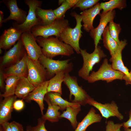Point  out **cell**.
I'll use <instances>...</instances> for the list:
<instances>
[{"label":"cell","mask_w":131,"mask_h":131,"mask_svg":"<svg viewBox=\"0 0 131 131\" xmlns=\"http://www.w3.org/2000/svg\"><path fill=\"white\" fill-rule=\"evenodd\" d=\"M40 63L46 70L47 77H53L57 73L63 71L69 73L73 68V65L70 62V59L65 60H56L46 57L43 54L39 60Z\"/></svg>","instance_id":"obj_6"},{"label":"cell","mask_w":131,"mask_h":131,"mask_svg":"<svg viewBox=\"0 0 131 131\" xmlns=\"http://www.w3.org/2000/svg\"><path fill=\"white\" fill-rule=\"evenodd\" d=\"M71 8L66 0H63L61 5L53 10L57 19L64 20L66 11Z\"/></svg>","instance_id":"obj_32"},{"label":"cell","mask_w":131,"mask_h":131,"mask_svg":"<svg viewBox=\"0 0 131 131\" xmlns=\"http://www.w3.org/2000/svg\"><path fill=\"white\" fill-rule=\"evenodd\" d=\"M69 25L67 20L56 19L49 25L46 26L39 25L34 26L31 31L35 38L40 36L47 38L54 36L59 38L61 33L66 28L69 26Z\"/></svg>","instance_id":"obj_5"},{"label":"cell","mask_w":131,"mask_h":131,"mask_svg":"<svg viewBox=\"0 0 131 131\" xmlns=\"http://www.w3.org/2000/svg\"><path fill=\"white\" fill-rule=\"evenodd\" d=\"M17 97L14 95L4 98L0 104V124L8 122L11 118L13 104Z\"/></svg>","instance_id":"obj_20"},{"label":"cell","mask_w":131,"mask_h":131,"mask_svg":"<svg viewBox=\"0 0 131 131\" xmlns=\"http://www.w3.org/2000/svg\"><path fill=\"white\" fill-rule=\"evenodd\" d=\"M71 15L75 19L76 25L72 28L69 26L66 28L60 34L59 39L71 46L76 53L80 54L79 40L82 36L83 33L81 30L82 25L81 24L82 18L80 15L76 12H71Z\"/></svg>","instance_id":"obj_2"},{"label":"cell","mask_w":131,"mask_h":131,"mask_svg":"<svg viewBox=\"0 0 131 131\" xmlns=\"http://www.w3.org/2000/svg\"><path fill=\"white\" fill-rule=\"evenodd\" d=\"M35 38L39 45L42 47V54L47 57L52 59L59 55L69 57L74 53V49L71 46L58 38L39 36Z\"/></svg>","instance_id":"obj_1"},{"label":"cell","mask_w":131,"mask_h":131,"mask_svg":"<svg viewBox=\"0 0 131 131\" xmlns=\"http://www.w3.org/2000/svg\"><path fill=\"white\" fill-rule=\"evenodd\" d=\"M102 35L104 46L108 50L111 57L113 56L117 51L119 44L110 35L108 26L105 28Z\"/></svg>","instance_id":"obj_26"},{"label":"cell","mask_w":131,"mask_h":131,"mask_svg":"<svg viewBox=\"0 0 131 131\" xmlns=\"http://www.w3.org/2000/svg\"><path fill=\"white\" fill-rule=\"evenodd\" d=\"M125 76L122 72L113 69L111 65L108 63L107 59L105 58L98 70L92 71L90 74L87 81L91 83L101 80L108 83L115 80L123 79Z\"/></svg>","instance_id":"obj_4"},{"label":"cell","mask_w":131,"mask_h":131,"mask_svg":"<svg viewBox=\"0 0 131 131\" xmlns=\"http://www.w3.org/2000/svg\"><path fill=\"white\" fill-rule=\"evenodd\" d=\"M46 121L42 118H39L36 126L32 127L33 131H48L46 128L45 124Z\"/></svg>","instance_id":"obj_35"},{"label":"cell","mask_w":131,"mask_h":131,"mask_svg":"<svg viewBox=\"0 0 131 131\" xmlns=\"http://www.w3.org/2000/svg\"><path fill=\"white\" fill-rule=\"evenodd\" d=\"M23 99L16 100L13 104V108L16 111L22 110L24 106V103Z\"/></svg>","instance_id":"obj_37"},{"label":"cell","mask_w":131,"mask_h":131,"mask_svg":"<svg viewBox=\"0 0 131 131\" xmlns=\"http://www.w3.org/2000/svg\"><path fill=\"white\" fill-rule=\"evenodd\" d=\"M129 79L131 84V70L129 72Z\"/></svg>","instance_id":"obj_44"},{"label":"cell","mask_w":131,"mask_h":131,"mask_svg":"<svg viewBox=\"0 0 131 131\" xmlns=\"http://www.w3.org/2000/svg\"><path fill=\"white\" fill-rule=\"evenodd\" d=\"M24 2L29 8L28 14L25 21L21 24L16 22L12 24L13 27L22 33L31 30L34 26L41 25L40 21L37 17L36 11L37 8L41 7L42 1L38 0H25Z\"/></svg>","instance_id":"obj_8"},{"label":"cell","mask_w":131,"mask_h":131,"mask_svg":"<svg viewBox=\"0 0 131 131\" xmlns=\"http://www.w3.org/2000/svg\"><path fill=\"white\" fill-rule=\"evenodd\" d=\"M99 0H79L73 9L79 8L81 10L83 11L90 8L96 4L99 1Z\"/></svg>","instance_id":"obj_33"},{"label":"cell","mask_w":131,"mask_h":131,"mask_svg":"<svg viewBox=\"0 0 131 131\" xmlns=\"http://www.w3.org/2000/svg\"><path fill=\"white\" fill-rule=\"evenodd\" d=\"M5 4L10 12L9 16L4 19L3 23H5L11 20L16 21L19 24L23 23L25 21L27 15V12L19 8L16 0H4L0 1Z\"/></svg>","instance_id":"obj_14"},{"label":"cell","mask_w":131,"mask_h":131,"mask_svg":"<svg viewBox=\"0 0 131 131\" xmlns=\"http://www.w3.org/2000/svg\"><path fill=\"white\" fill-rule=\"evenodd\" d=\"M1 126L3 131H12L9 123L8 122L3 123L1 125Z\"/></svg>","instance_id":"obj_39"},{"label":"cell","mask_w":131,"mask_h":131,"mask_svg":"<svg viewBox=\"0 0 131 131\" xmlns=\"http://www.w3.org/2000/svg\"><path fill=\"white\" fill-rule=\"evenodd\" d=\"M81 110V105L68 106L61 114L60 118H63L68 119L70 122L73 128L75 129L78 124L77 116Z\"/></svg>","instance_id":"obj_28"},{"label":"cell","mask_w":131,"mask_h":131,"mask_svg":"<svg viewBox=\"0 0 131 131\" xmlns=\"http://www.w3.org/2000/svg\"><path fill=\"white\" fill-rule=\"evenodd\" d=\"M44 100L47 103L48 107L46 112L42 115L41 118L51 123L57 122L60 118L61 114L59 111L60 110V107L57 105L51 104L46 95Z\"/></svg>","instance_id":"obj_23"},{"label":"cell","mask_w":131,"mask_h":131,"mask_svg":"<svg viewBox=\"0 0 131 131\" xmlns=\"http://www.w3.org/2000/svg\"><path fill=\"white\" fill-rule=\"evenodd\" d=\"M2 51L1 49V48H0V54L2 53Z\"/></svg>","instance_id":"obj_46"},{"label":"cell","mask_w":131,"mask_h":131,"mask_svg":"<svg viewBox=\"0 0 131 131\" xmlns=\"http://www.w3.org/2000/svg\"><path fill=\"white\" fill-rule=\"evenodd\" d=\"M116 14L115 10H111L106 13L102 12L99 15L100 22L98 26L90 32V34L93 39L95 49L97 48L100 40H102L101 36L108 24L113 20Z\"/></svg>","instance_id":"obj_11"},{"label":"cell","mask_w":131,"mask_h":131,"mask_svg":"<svg viewBox=\"0 0 131 131\" xmlns=\"http://www.w3.org/2000/svg\"><path fill=\"white\" fill-rule=\"evenodd\" d=\"M26 131H33L32 129V127L30 125L27 126Z\"/></svg>","instance_id":"obj_43"},{"label":"cell","mask_w":131,"mask_h":131,"mask_svg":"<svg viewBox=\"0 0 131 131\" xmlns=\"http://www.w3.org/2000/svg\"><path fill=\"white\" fill-rule=\"evenodd\" d=\"M64 82L69 90V99H71L72 96L74 97L72 102L82 106L88 104L91 98L82 87L79 85L76 77L71 75L69 73L66 74Z\"/></svg>","instance_id":"obj_7"},{"label":"cell","mask_w":131,"mask_h":131,"mask_svg":"<svg viewBox=\"0 0 131 131\" xmlns=\"http://www.w3.org/2000/svg\"><path fill=\"white\" fill-rule=\"evenodd\" d=\"M96 112L95 109L91 108L82 120L78 124L74 131H85L87 128L90 125L100 122L102 117L100 115Z\"/></svg>","instance_id":"obj_22"},{"label":"cell","mask_w":131,"mask_h":131,"mask_svg":"<svg viewBox=\"0 0 131 131\" xmlns=\"http://www.w3.org/2000/svg\"><path fill=\"white\" fill-rule=\"evenodd\" d=\"M125 131H131V129L128 128H124Z\"/></svg>","instance_id":"obj_45"},{"label":"cell","mask_w":131,"mask_h":131,"mask_svg":"<svg viewBox=\"0 0 131 131\" xmlns=\"http://www.w3.org/2000/svg\"><path fill=\"white\" fill-rule=\"evenodd\" d=\"M36 13L37 17L40 21L41 25H49L57 19L53 10L51 9H44L40 7H38L36 9Z\"/></svg>","instance_id":"obj_27"},{"label":"cell","mask_w":131,"mask_h":131,"mask_svg":"<svg viewBox=\"0 0 131 131\" xmlns=\"http://www.w3.org/2000/svg\"><path fill=\"white\" fill-rule=\"evenodd\" d=\"M100 7L103 10L102 12L106 13L117 8L121 10L127 6L125 0H110L108 1L100 3Z\"/></svg>","instance_id":"obj_30"},{"label":"cell","mask_w":131,"mask_h":131,"mask_svg":"<svg viewBox=\"0 0 131 131\" xmlns=\"http://www.w3.org/2000/svg\"><path fill=\"white\" fill-rule=\"evenodd\" d=\"M3 13L1 11H0V27H1L4 19L3 18Z\"/></svg>","instance_id":"obj_42"},{"label":"cell","mask_w":131,"mask_h":131,"mask_svg":"<svg viewBox=\"0 0 131 131\" xmlns=\"http://www.w3.org/2000/svg\"><path fill=\"white\" fill-rule=\"evenodd\" d=\"M108 26L110 35L119 44L120 41L119 40V36L121 30L120 25L114 22L113 20L109 23Z\"/></svg>","instance_id":"obj_31"},{"label":"cell","mask_w":131,"mask_h":131,"mask_svg":"<svg viewBox=\"0 0 131 131\" xmlns=\"http://www.w3.org/2000/svg\"><path fill=\"white\" fill-rule=\"evenodd\" d=\"M49 80L46 81L36 87L24 99L27 103H30L32 101L36 102L38 105L42 115L45 109L44 103V98L48 93L47 88Z\"/></svg>","instance_id":"obj_15"},{"label":"cell","mask_w":131,"mask_h":131,"mask_svg":"<svg viewBox=\"0 0 131 131\" xmlns=\"http://www.w3.org/2000/svg\"><path fill=\"white\" fill-rule=\"evenodd\" d=\"M20 39L29 58L34 61L39 60L42 54L41 49L37 43L35 38L31 30L22 33Z\"/></svg>","instance_id":"obj_10"},{"label":"cell","mask_w":131,"mask_h":131,"mask_svg":"<svg viewBox=\"0 0 131 131\" xmlns=\"http://www.w3.org/2000/svg\"><path fill=\"white\" fill-rule=\"evenodd\" d=\"M123 123L124 128H128L131 127V108L129 113V119L127 121Z\"/></svg>","instance_id":"obj_38"},{"label":"cell","mask_w":131,"mask_h":131,"mask_svg":"<svg viewBox=\"0 0 131 131\" xmlns=\"http://www.w3.org/2000/svg\"><path fill=\"white\" fill-rule=\"evenodd\" d=\"M35 88L27 77L20 78L17 84L15 95L17 98L24 99Z\"/></svg>","instance_id":"obj_21"},{"label":"cell","mask_w":131,"mask_h":131,"mask_svg":"<svg viewBox=\"0 0 131 131\" xmlns=\"http://www.w3.org/2000/svg\"><path fill=\"white\" fill-rule=\"evenodd\" d=\"M25 49L21 39L8 51L3 57L2 62V65H5L16 61L20 57H22L26 53Z\"/></svg>","instance_id":"obj_18"},{"label":"cell","mask_w":131,"mask_h":131,"mask_svg":"<svg viewBox=\"0 0 131 131\" xmlns=\"http://www.w3.org/2000/svg\"><path fill=\"white\" fill-rule=\"evenodd\" d=\"M61 95L58 93L50 92H48L46 95L51 104L58 106L60 110L62 111L64 110L68 106L80 105L64 99L62 97Z\"/></svg>","instance_id":"obj_25"},{"label":"cell","mask_w":131,"mask_h":131,"mask_svg":"<svg viewBox=\"0 0 131 131\" xmlns=\"http://www.w3.org/2000/svg\"><path fill=\"white\" fill-rule=\"evenodd\" d=\"M83 60L82 66L78 72V76L83 79L87 81L90 72L92 71L94 66L98 63L102 59L106 56L101 47L98 46L91 53L87 52L86 49L80 50Z\"/></svg>","instance_id":"obj_3"},{"label":"cell","mask_w":131,"mask_h":131,"mask_svg":"<svg viewBox=\"0 0 131 131\" xmlns=\"http://www.w3.org/2000/svg\"><path fill=\"white\" fill-rule=\"evenodd\" d=\"M127 44L126 40L121 41L117 52L114 56L111 57L109 59L110 61L112 62V68L115 70L122 72L125 74L123 80H125L126 85L131 84L129 79V70L124 66L123 63L122 53L123 49Z\"/></svg>","instance_id":"obj_13"},{"label":"cell","mask_w":131,"mask_h":131,"mask_svg":"<svg viewBox=\"0 0 131 131\" xmlns=\"http://www.w3.org/2000/svg\"><path fill=\"white\" fill-rule=\"evenodd\" d=\"M29 58L26 53L20 60L8 68L5 73H4V78L10 76H15L19 78L27 77Z\"/></svg>","instance_id":"obj_17"},{"label":"cell","mask_w":131,"mask_h":131,"mask_svg":"<svg viewBox=\"0 0 131 131\" xmlns=\"http://www.w3.org/2000/svg\"><path fill=\"white\" fill-rule=\"evenodd\" d=\"M79 0H66L71 8L74 7Z\"/></svg>","instance_id":"obj_41"},{"label":"cell","mask_w":131,"mask_h":131,"mask_svg":"<svg viewBox=\"0 0 131 131\" xmlns=\"http://www.w3.org/2000/svg\"><path fill=\"white\" fill-rule=\"evenodd\" d=\"M123 123H115L111 120L107 121L106 127V131H121L120 129Z\"/></svg>","instance_id":"obj_34"},{"label":"cell","mask_w":131,"mask_h":131,"mask_svg":"<svg viewBox=\"0 0 131 131\" xmlns=\"http://www.w3.org/2000/svg\"><path fill=\"white\" fill-rule=\"evenodd\" d=\"M20 78L14 76H9L6 78L5 91L1 94L2 97L5 98L15 95L17 84Z\"/></svg>","instance_id":"obj_29"},{"label":"cell","mask_w":131,"mask_h":131,"mask_svg":"<svg viewBox=\"0 0 131 131\" xmlns=\"http://www.w3.org/2000/svg\"><path fill=\"white\" fill-rule=\"evenodd\" d=\"M22 33L14 27L5 30L0 37V48L6 50L21 39Z\"/></svg>","instance_id":"obj_16"},{"label":"cell","mask_w":131,"mask_h":131,"mask_svg":"<svg viewBox=\"0 0 131 131\" xmlns=\"http://www.w3.org/2000/svg\"><path fill=\"white\" fill-rule=\"evenodd\" d=\"M0 131H3L2 128L1 126L0 127Z\"/></svg>","instance_id":"obj_47"},{"label":"cell","mask_w":131,"mask_h":131,"mask_svg":"<svg viewBox=\"0 0 131 131\" xmlns=\"http://www.w3.org/2000/svg\"><path fill=\"white\" fill-rule=\"evenodd\" d=\"M88 104L97 109L102 116L106 119L112 116L116 117L120 120L123 118V115L119 112L118 107L114 101L110 103L102 104L91 98L88 100Z\"/></svg>","instance_id":"obj_12"},{"label":"cell","mask_w":131,"mask_h":131,"mask_svg":"<svg viewBox=\"0 0 131 131\" xmlns=\"http://www.w3.org/2000/svg\"><path fill=\"white\" fill-rule=\"evenodd\" d=\"M102 10L100 3H98L92 7L83 11L80 13L83 23L84 29L87 32H90L94 28L93 23L96 16L100 14Z\"/></svg>","instance_id":"obj_19"},{"label":"cell","mask_w":131,"mask_h":131,"mask_svg":"<svg viewBox=\"0 0 131 131\" xmlns=\"http://www.w3.org/2000/svg\"><path fill=\"white\" fill-rule=\"evenodd\" d=\"M66 74L63 71L59 72L56 73L49 80L48 92H55L62 95V84L64 81Z\"/></svg>","instance_id":"obj_24"},{"label":"cell","mask_w":131,"mask_h":131,"mask_svg":"<svg viewBox=\"0 0 131 131\" xmlns=\"http://www.w3.org/2000/svg\"><path fill=\"white\" fill-rule=\"evenodd\" d=\"M12 131H24L22 125L15 121H13L9 123Z\"/></svg>","instance_id":"obj_36"},{"label":"cell","mask_w":131,"mask_h":131,"mask_svg":"<svg viewBox=\"0 0 131 131\" xmlns=\"http://www.w3.org/2000/svg\"><path fill=\"white\" fill-rule=\"evenodd\" d=\"M27 78L35 87L47 81L46 70L39 60L34 61L29 58Z\"/></svg>","instance_id":"obj_9"},{"label":"cell","mask_w":131,"mask_h":131,"mask_svg":"<svg viewBox=\"0 0 131 131\" xmlns=\"http://www.w3.org/2000/svg\"><path fill=\"white\" fill-rule=\"evenodd\" d=\"M4 73L2 71L0 70V87L1 89H3L4 88Z\"/></svg>","instance_id":"obj_40"}]
</instances>
